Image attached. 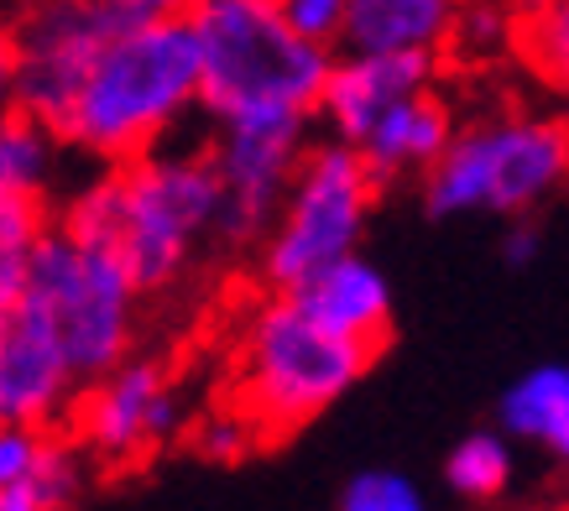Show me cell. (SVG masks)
Returning <instances> with one entry per match:
<instances>
[{
  "label": "cell",
  "instance_id": "1",
  "mask_svg": "<svg viewBox=\"0 0 569 511\" xmlns=\"http://www.w3.org/2000/svg\"><path fill=\"white\" fill-rule=\"evenodd\" d=\"M214 224L220 172L209 162V147L173 141L104 168L58 214L63 236L116 255L141 298L173 292L189 277L199 246L214 240Z\"/></svg>",
  "mask_w": 569,
  "mask_h": 511
},
{
  "label": "cell",
  "instance_id": "2",
  "mask_svg": "<svg viewBox=\"0 0 569 511\" xmlns=\"http://www.w3.org/2000/svg\"><path fill=\"white\" fill-rule=\"evenodd\" d=\"M189 110H199V48L189 11L137 17L94 52L52 141L116 168L173 141Z\"/></svg>",
  "mask_w": 569,
  "mask_h": 511
},
{
  "label": "cell",
  "instance_id": "3",
  "mask_svg": "<svg viewBox=\"0 0 569 511\" xmlns=\"http://www.w3.org/2000/svg\"><path fill=\"white\" fill-rule=\"evenodd\" d=\"M199 110L224 120H313L329 58L277 17L272 0H193Z\"/></svg>",
  "mask_w": 569,
  "mask_h": 511
},
{
  "label": "cell",
  "instance_id": "4",
  "mask_svg": "<svg viewBox=\"0 0 569 511\" xmlns=\"http://www.w3.org/2000/svg\"><path fill=\"white\" fill-rule=\"evenodd\" d=\"M377 350L325 334L293 308L288 292H272L251 308L236 355V387H241V418L257 428V439H282L293 428L313 423L325 408L371 371Z\"/></svg>",
  "mask_w": 569,
  "mask_h": 511
},
{
  "label": "cell",
  "instance_id": "5",
  "mask_svg": "<svg viewBox=\"0 0 569 511\" xmlns=\"http://www.w3.org/2000/svg\"><path fill=\"white\" fill-rule=\"evenodd\" d=\"M565 178V120L512 110V116H491L449 137V147L423 172V209L433 220H460V214L522 220V214H538L549 199H559Z\"/></svg>",
  "mask_w": 569,
  "mask_h": 511
},
{
  "label": "cell",
  "instance_id": "6",
  "mask_svg": "<svg viewBox=\"0 0 569 511\" xmlns=\"http://www.w3.org/2000/svg\"><path fill=\"white\" fill-rule=\"evenodd\" d=\"M21 303L48 324L79 387L116 371L126 355H137L141 292L131 288L116 255L63 236L58 224H48L37 240Z\"/></svg>",
  "mask_w": 569,
  "mask_h": 511
},
{
  "label": "cell",
  "instance_id": "7",
  "mask_svg": "<svg viewBox=\"0 0 569 511\" xmlns=\"http://www.w3.org/2000/svg\"><path fill=\"white\" fill-rule=\"evenodd\" d=\"M377 178L366 172L361 152L346 141H309L298 157L288 193L277 204L267 236H261V282L272 292L298 288L319 267L361 251L366 220L377 209Z\"/></svg>",
  "mask_w": 569,
  "mask_h": 511
},
{
  "label": "cell",
  "instance_id": "8",
  "mask_svg": "<svg viewBox=\"0 0 569 511\" xmlns=\"http://www.w3.org/2000/svg\"><path fill=\"white\" fill-rule=\"evenodd\" d=\"M137 11L121 0H27L11 42H17V116L58 131L63 110L84 84L94 52L131 27Z\"/></svg>",
  "mask_w": 569,
  "mask_h": 511
},
{
  "label": "cell",
  "instance_id": "9",
  "mask_svg": "<svg viewBox=\"0 0 569 511\" xmlns=\"http://www.w3.org/2000/svg\"><path fill=\"white\" fill-rule=\"evenodd\" d=\"M313 120H224L204 141L209 162L220 172V224L214 240L251 251L272 224L298 157L309 152Z\"/></svg>",
  "mask_w": 569,
  "mask_h": 511
},
{
  "label": "cell",
  "instance_id": "10",
  "mask_svg": "<svg viewBox=\"0 0 569 511\" xmlns=\"http://www.w3.org/2000/svg\"><path fill=\"white\" fill-rule=\"evenodd\" d=\"M84 443L110 464H131L141 454L162 449L183 428V397L173 392L168 371L147 355H126L116 371L84 387L79 408Z\"/></svg>",
  "mask_w": 569,
  "mask_h": 511
},
{
  "label": "cell",
  "instance_id": "11",
  "mask_svg": "<svg viewBox=\"0 0 569 511\" xmlns=\"http://www.w3.org/2000/svg\"><path fill=\"white\" fill-rule=\"evenodd\" d=\"M433 73H439L433 52H346V58H329L313 120H325V131L335 141L356 147L377 126L381 110H392L397 100H408L418 89H433Z\"/></svg>",
  "mask_w": 569,
  "mask_h": 511
},
{
  "label": "cell",
  "instance_id": "12",
  "mask_svg": "<svg viewBox=\"0 0 569 511\" xmlns=\"http://www.w3.org/2000/svg\"><path fill=\"white\" fill-rule=\"evenodd\" d=\"M79 392L69 360L48 334V324L21 303L6 324H0V423L21 428H48L63 418Z\"/></svg>",
  "mask_w": 569,
  "mask_h": 511
},
{
  "label": "cell",
  "instance_id": "13",
  "mask_svg": "<svg viewBox=\"0 0 569 511\" xmlns=\"http://www.w3.org/2000/svg\"><path fill=\"white\" fill-rule=\"evenodd\" d=\"M288 298L309 324H319L325 334H340L350 344H366L377 355L392 334V288H387L381 267H371L361 251L319 267L298 288H288Z\"/></svg>",
  "mask_w": 569,
  "mask_h": 511
},
{
  "label": "cell",
  "instance_id": "14",
  "mask_svg": "<svg viewBox=\"0 0 569 511\" xmlns=\"http://www.w3.org/2000/svg\"><path fill=\"white\" fill-rule=\"evenodd\" d=\"M460 126H455V110L439 89H418L408 100H397L392 110H381L377 126L356 141L366 172L381 183H397V178H423L433 168V157L449 147Z\"/></svg>",
  "mask_w": 569,
  "mask_h": 511
},
{
  "label": "cell",
  "instance_id": "15",
  "mask_svg": "<svg viewBox=\"0 0 569 511\" xmlns=\"http://www.w3.org/2000/svg\"><path fill=\"white\" fill-rule=\"evenodd\" d=\"M460 0H346V52H439L449 48V27Z\"/></svg>",
  "mask_w": 569,
  "mask_h": 511
},
{
  "label": "cell",
  "instance_id": "16",
  "mask_svg": "<svg viewBox=\"0 0 569 511\" xmlns=\"http://www.w3.org/2000/svg\"><path fill=\"white\" fill-rule=\"evenodd\" d=\"M497 418L507 439H528L565 460L569 454V371L559 360H543L528 375H518L501 392Z\"/></svg>",
  "mask_w": 569,
  "mask_h": 511
},
{
  "label": "cell",
  "instance_id": "17",
  "mask_svg": "<svg viewBox=\"0 0 569 511\" xmlns=\"http://www.w3.org/2000/svg\"><path fill=\"white\" fill-rule=\"evenodd\" d=\"M48 224L52 214L42 204V193H6L0 199V324L21 308L27 267H32V251Z\"/></svg>",
  "mask_w": 569,
  "mask_h": 511
},
{
  "label": "cell",
  "instance_id": "18",
  "mask_svg": "<svg viewBox=\"0 0 569 511\" xmlns=\"http://www.w3.org/2000/svg\"><path fill=\"white\" fill-rule=\"evenodd\" d=\"M445 480L449 491L466 495V501H497L512 485V443H507V433H491V428L466 433L449 449Z\"/></svg>",
  "mask_w": 569,
  "mask_h": 511
},
{
  "label": "cell",
  "instance_id": "19",
  "mask_svg": "<svg viewBox=\"0 0 569 511\" xmlns=\"http://www.w3.org/2000/svg\"><path fill=\"white\" fill-rule=\"evenodd\" d=\"M58 141L27 116H0V199L6 193H42L52 178Z\"/></svg>",
  "mask_w": 569,
  "mask_h": 511
},
{
  "label": "cell",
  "instance_id": "20",
  "mask_svg": "<svg viewBox=\"0 0 569 511\" xmlns=\"http://www.w3.org/2000/svg\"><path fill=\"white\" fill-rule=\"evenodd\" d=\"M512 42H518V17L507 11V0H460L449 48H460L466 58H497Z\"/></svg>",
  "mask_w": 569,
  "mask_h": 511
},
{
  "label": "cell",
  "instance_id": "21",
  "mask_svg": "<svg viewBox=\"0 0 569 511\" xmlns=\"http://www.w3.org/2000/svg\"><path fill=\"white\" fill-rule=\"evenodd\" d=\"M518 48L549 84H565L569 69V0H553L543 11L518 21Z\"/></svg>",
  "mask_w": 569,
  "mask_h": 511
},
{
  "label": "cell",
  "instance_id": "22",
  "mask_svg": "<svg viewBox=\"0 0 569 511\" xmlns=\"http://www.w3.org/2000/svg\"><path fill=\"white\" fill-rule=\"evenodd\" d=\"M340 511H429L423 491L402 470H361L340 491Z\"/></svg>",
  "mask_w": 569,
  "mask_h": 511
},
{
  "label": "cell",
  "instance_id": "23",
  "mask_svg": "<svg viewBox=\"0 0 569 511\" xmlns=\"http://www.w3.org/2000/svg\"><path fill=\"white\" fill-rule=\"evenodd\" d=\"M272 6L303 42H313V48H325V52H340L346 0H272Z\"/></svg>",
  "mask_w": 569,
  "mask_h": 511
},
{
  "label": "cell",
  "instance_id": "24",
  "mask_svg": "<svg viewBox=\"0 0 569 511\" xmlns=\"http://www.w3.org/2000/svg\"><path fill=\"white\" fill-rule=\"evenodd\" d=\"M199 454L204 460H214V464H241L251 449H257V428L246 423L241 412H220V418H209L204 428H199Z\"/></svg>",
  "mask_w": 569,
  "mask_h": 511
},
{
  "label": "cell",
  "instance_id": "25",
  "mask_svg": "<svg viewBox=\"0 0 569 511\" xmlns=\"http://www.w3.org/2000/svg\"><path fill=\"white\" fill-rule=\"evenodd\" d=\"M48 443V428H21V423H0V491L32 475L37 454Z\"/></svg>",
  "mask_w": 569,
  "mask_h": 511
},
{
  "label": "cell",
  "instance_id": "26",
  "mask_svg": "<svg viewBox=\"0 0 569 511\" xmlns=\"http://www.w3.org/2000/svg\"><path fill=\"white\" fill-rule=\"evenodd\" d=\"M501 251H507V261H512V267H533L538 251H543V224H538V214H522V220L507 230Z\"/></svg>",
  "mask_w": 569,
  "mask_h": 511
},
{
  "label": "cell",
  "instance_id": "27",
  "mask_svg": "<svg viewBox=\"0 0 569 511\" xmlns=\"http://www.w3.org/2000/svg\"><path fill=\"white\" fill-rule=\"evenodd\" d=\"M17 110V42H11V27L0 21V116Z\"/></svg>",
  "mask_w": 569,
  "mask_h": 511
},
{
  "label": "cell",
  "instance_id": "28",
  "mask_svg": "<svg viewBox=\"0 0 569 511\" xmlns=\"http://www.w3.org/2000/svg\"><path fill=\"white\" fill-rule=\"evenodd\" d=\"M126 11H137V17H183L193 0H121Z\"/></svg>",
  "mask_w": 569,
  "mask_h": 511
},
{
  "label": "cell",
  "instance_id": "29",
  "mask_svg": "<svg viewBox=\"0 0 569 511\" xmlns=\"http://www.w3.org/2000/svg\"><path fill=\"white\" fill-rule=\"evenodd\" d=\"M543 6H553V0H507V11H512V17H533V11H543Z\"/></svg>",
  "mask_w": 569,
  "mask_h": 511
}]
</instances>
